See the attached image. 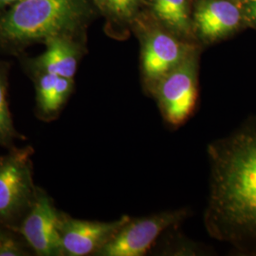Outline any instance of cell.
Wrapping results in <instances>:
<instances>
[{
  "label": "cell",
  "mask_w": 256,
  "mask_h": 256,
  "mask_svg": "<svg viewBox=\"0 0 256 256\" xmlns=\"http://www.w3.org/2000/svg\"><path fill=\"white\" fill-rule=\"evenodd\" d=\"M209 154L207 229L220 240L256 243V130H241L214 144Z\"/></svg>",
  "instance_id": "6da1fadb"
},
{
  "label": "cell",
  "mask_w": 256,
  "mask_h": 256,
  "mask_svg": "<svg viewBox=\"0 0 256 256\" xmlns=\"http://www.w3.org/2000/svg\"><path fill=\"white\" fill-rule=\"evenodd\" d=\"M79 12V0H21L0 20V39L22 44L63 36Z\"/></svg>",
  "instance_id": "7a4b0ae2"
},
{
  "label": "cell",
  "mask_w": 256,
  "mask_h": 256,
  "mask_svg": "<svg viewBox=\"0 0 256 256\" xmlns=\"http://www.w3.org/2000/svg\"><path fill=\"white\" fill-rule=\"evenodd\" d=\"M32 149L10 150L0 156V222L14 223L26 214L36 196L32 180Z\"/></svg>",
  "instance_id": "3957f363"
},
{
  "label": "cell",
  "mask_w": 256,
  "mask_h": 256,
  "mask_svg": "<svg viewBox=\"0 0 256 256\" xmlns=\"http://www.w3.org/2000/svg\"><path fill=\"white\" fill-rule=\"evenodd\" d=\"M165 120L178 126L192 115L198 99L196 61L192 52L153 88Z\"/></svg>",
  "instance_id": "277c9868"
},
{
  "label": "cell",
  "mask_w": 256,
  "mask_h": 256,
  "mask_svg": "<svg viewBox=\"0 0 256 256\" xmlns=\"http://www.w3.org/2000/svg\"><path fill=\"white\" fill-rule=\"evenodd\" d=\"M186 216V210H178L136 220L129 218L117 234L97 252V256H144L164 230L180 223Z\"/></svg>",
  "instance_id": "5b68a950"
},
{
  "label": "cell",
  "mask_w": 256,
  "mask_h": 256,
  "mask_svg": "<svg viewBox=\"0 0 256 256\" xmlns=\"http://www.w3.org/2000/svg\"><path fill=\"white\" fill-rule=\"evenodd\" d=\"M59 218L60 212L56 210L52 200L38 190L19 228L20 234L38 256H64Z\"/></svg>",
  "instance_id": "8992f818"
},
{
  "label": "cell",
  "mask_w": 256,
  "mask_h": 256,
  "mask_svg": "<svg viewBox=\"0 0 256 256\" xmlns=\"http://www.w3.org/2000/svg\"><path fill=\"white\" fill-rule=\"evenodd\" d=\"M129 218L124 216L111 222L88 221L72 218L60 212L59 232L64 256L97 254Z\"/></svg>",
  "instance_id": "52a82bcc"
},
{
  "label": "cell",
  "mask_w": 256,
  "mask_h": 256,
  "mask_svg": "<svg viewBox=\"0 0 256 256\" xmlns=\"http://www.w3.org/2000/svg\"><path fill=\"white\" fill-rule=\"evenodd\" d=\"M191 54L185 45L170 34L156 32L147 37L142 54V72L147 82L155 88L165 75Z\"/></svg>",
  "instance_id": "ba28073f"
},
{
  "label": "cell",
  "mask_w": 256,
  "mask_h": 256,
  "mask_svg": "<svg viewBox=\"0 0 256 256\" xmlns=\"http://www.w3.org/2000/svg\"><path fill=\"white\" fill-rule=\"evenodd\" d=\"M194 18L202 36L214 40L238 27L241 12L236 5L228 0H208L200 5Z\"/></svg>",
  "instance_id": "9c48e42d"
},
{
  "label": "cell",
  "mask_w": 256,
  "mask_h": 256,
  "mask_svg": "<svg viewBox=\"0 0 256 256\" xmlns=\"http://www.w3.org/2000/svg\"><path fill=\"white\" fill-rule=\"evenodd\" d=\"M74 88L72 79L54 74L39 72L36 84V110L38 117L52 120L64 108Z\"/></svg>",
  "instance_id": "30bf717a"
},
{
  "label": "cell",
  "mask_w": 256,
  "mask_h": 256,
  "mask_svg": "<svg viewBox=\"0 0 256 256\" xmlns=\"http://www.w3.org/2000/svg\"><path fill=\"white\" fill-rule=\"evenodd\" d=\"M45 52L36 61L39 72L54 74L72 79L77 70L78 50L64 36H55L46 41Z\"/></svg>",
  "instance_id": "8fae6325"
},
{
  "label": "cell",
  "mask_w": 256,
  "mask_h": 256,
  "mask_svg": "<svg viewBox=\"0 0 256 256\" xmlns=\"http://www.w3.org/2000/svg\"><path fill=\"white\" fill-rule=\"evenodd\" d=\"M156 16L180 32L189 28L187 0H152Z\"/></svg>",
  "instance_id": "7c38bea8"
},
{
  "label": "cell",
  "mask_w": 256,
  "mask_h": 256,
  "mask_svg": "<svg viewBox=\"0 0 256 256\" xmlns=\"http://www.w3.org/2000/svg\"><path fill=\"white\" fill-rule=\"evenodd\" d=\"M18 136L10 112L6 76L0 66V146H9Z\"/></svg>",
  "instance_id": "4fadbf2b"
},
{
  "label": "cell",
  "mask_w": 256,
  "mask_h": 256,
  "mask_svg": "<svg viewBox=\"0 0 256 256\" xmlns=\"http://www.w3.org/2000/svg\"><path fill=\"white\" fill-rule=\"evenodd\" d=\"M102 8L119 18H129L136 12L140 0H96Z\"/></svg>",
  "instance_id": "5bb4252c"
},
{
  "label": "cell",
  "mask_w": 256,
  "mask_h": 256,
  "mask_svg": "<svg viewBox=\"0 0 256 256\" xmlns=\"http://www.w3.org/2000/svg\"><path fill=\"white\" fill-rule=\"evenodd\" d=\"M24 250L12 238H6L0 245V256H24Z\"/></svg>",
  "instance_id": "9a60e30c"
},
{
  "label": "cell",
  "mask_w": 256,
  "mask_h": 256,
  "mask_svg": "<svg viewBox=\"0 0 256 256\" xmlns=\"http://www.w3.org/2000/svg\"><path fill=\"white\" fill-rule=\"evenodd\" d=\"M246 12L248 16L256 23V0H248Z\"/></svg>",
  "instance_id": "2e32d148"
},
{
  "label": "cell",
  "mask_w": 256,
  "mask_h": 256,
  "mask_svg": "<svg viewBox=\"0 0 256 256\" xmlns=\"http://www.w3.org/2000/svg\"><path fill=\"white\" fill-rule=\"evenodd\" d=\"M21 0H0V6H5L10 4H16Z\"/></svg>",
  "instance_id": "e0dca14e"
},
{
  "label": "cell",
  "mask_w": 256,
  "mask_h": 256,
  "mask_svg": "<svg viewBox=\"0 0 256 256\" xmlns=\"http://www.w3.org/2000/svg\"><path fill=\"white\" fill-rule=\"evenodd\" d=\"M9 236H7L4 232H2L1 230H0V245L2 244V242L6 239V238H8Z\"/></svg>",
  "instance_id": "ac0fdd59"
}]
</instances>
